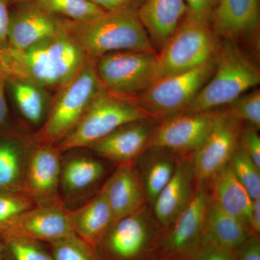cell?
I'll return each mask as SVG.
<instances>
[{
    "label": "cell",
    "instance_id": "9a60e30c",
    "mask_svg": "<svg viewBox=\"0 0 260 260\" xmlns=\"http://www.w3.org/2000/svg\"><path fill=\"white\" fill-rule=\"evenodd\" d=\"M153 129L150 119L134 121L120 126L88 148L117 166L135 164L149 148Z\"/></svg>",
    "mask_w": 260,
    "mask_h": 260
},
{
    "label": "cell",
    "instance_id": "2e32d148",
    "mask_svg": "<svg viewBox=\"0 0 260 260\" xmlns=\"http://www.w3.org/2000/svg\"><path fill=\"white\" fill-rule=\"evenodd\" d=\"M196 186L191 158L181 156L172 179L150 207L164 232L185 209L194 194Z\"/></svg>",
    "mask_w": 260,
    "mask_h": 260
},
{
    "label": "cell",
    "instance_id": "e0dca14e",
    "mask_svg": "<svg viewBox=\"0 0 260 260\" xmlns=\"http://www.w3.org/2000/svg\"><path fill=\"white\" fill-rule=\"evenodd\" d=\"M101 189L112 210L114 223L148 204L144 186L135 164L117 166Z\"/></svg>",
    "mask_w": 260,
    "mask_h": 260
},
{
    "label": "cell",
    "instance_id": "d590c367",
    "mask_svg": "<svg viewBox=\"0 0 260 260\" xmlns=\"http://www.w3.org/2000/svg\"><path fill=\"white\" fill-rule=\"evenodd\" d=\"M218 0H185L186 14L198 20L208 22Z\"/></svg>",
    "mask_w": 260,
    "mask_h": 260
},
{
    "label": "cell",
    "instance_id": "83f0119b",
    "mask_svg": "<svg viewBox=\"0 0 260 260\" xmlns=\"http://www.w3.org/2000/svg\"><path fill=\"white\" fill-rule=\"evenodd\" d=\"M9 83L22 115L34 124L40 122L45 111V98L42 88L34 84L18 80Z\"/></svg>",
    "mask_w": 260,
    "mask_h": 260
},
{
    "label": "cell",
    "instance_id": "9c48e42d",
    "mask_svg": "<svg viewBox=\"0 0 260 260\" xmlns=\"http://www.w3.org/2000/svg\"><path fill=\"white\" fill-rule=\"evenodd\" d=\"M216 56L194 69L159 78L138 98V104L152 118L164 119L185 112L213 75Z\"/></svg>",
    "mask_w": 260,
    "mask_h": 260
},
{
    "label": "cell",
    "instance_id": "74e56055",
    "mask_svg": "<svg viewBox=\"0 0 260 260\" xmlns=\"http://www.w3.org/2000/svg\"><path fill=\"white\" fill-rule=\"evenodd\" d=\"M9 0H0V49L8 44L9 28Z\"/></svg>",
    "mask_w": 260,
    "mask_h": 260
},
{
    "label": "cell",
    "instance_id": "f35d334b",
    "mask_svg": "<svg viewBox=\"0 0 260 260\" xmlns=\"http://www.w3.org/2000/svg\"><path fill=\"white\" fill-rule=\"evenodd\" d=\"M249 231L250 235H259L260 198L253 200L252 210L249 218Z\"/></svg>",
    "mask_w": 260,
    "mask_h": 260
},
{
    "label": "cell",
    "instance_id": "484cf974",
    "mask_svg": "<svg viewBox=\"0 0 260 260\" xmlns=\"http://www.w3.org/2000/svg\"><path fill=\"white\" fill-rule=\"evenodd\" d=\"M25 166L18 145L11 141L0 143V191L23 192Z\"/></svg>",
    "mask_w": 260,
    "mask_h": 260
},
{
    "label": "cell",
    "instance_id": "f546056e",
    "mask_svg": "<svg viewBox=\"0 0 260 260\" xmlns=\"http://www.w3.org/2000/svg\"><path fill=\"white\" fill-rule=\"evenodd\" d=\"M229 165L251 199L260 198V169L240 145L233 154Z\"/></svg>",
    "mask_w": 260,
    "mask_h": 260
},
{
    "label": "cell",
    "instance_id": "4fadbf2b",
    "mask_svg": "<svg viewBox=\"0 0 260 260\" xmlns=\"http://www.w3.org/2000/svg\"><path fill=\"white\" fill-rule=\"evenodd\" d=\"M8 233L49 244L75 234L70 210L65 208L59 198L37 203L15 218L0 235Z\"/></svg>",
    "mask_w": 260,
    "mask_h": 260
},
{
    "label": "cell",
    "instance_id": "7bdbcfd3",
    "mask_svg": "<svg viewBox=\"0 0 260 260\" xmlns=\"http://www.w3.org/2000/svg\"><path fill=\"white\" fill-rule=\"evenodd\" d=\"M0 260H7L5 257L4 250H3V246L0 244Z\"/></svg>",
    "mask_w": 260,
    "mask_h": 260
},
{
    "label": "cell",
    "instance_id": "836d02e7",
    "mask_svg": "<svg viewBox=\"0 0 260 260\" xmlns=\"http://www.w3.org/2000/svg\"><path fill=\"white\" fill-rule=\"evenodd\" d=\"M258 130L254 126L247 124V126L242 128L239 145L260 169V138Z\"/></svg>",
    "mask_w": 260,
    "mask_h": 260
},
{
    "label": "cell",
    "instance_id": "d6986e66",
    "mask_svg": "<svg viewBox=\"0 0 260 260\" xmlns=\"http://www.w3.org/2000/svg\"><path fill=\"white\" fill-rule=\"evenodd\" d=\"M60 20L34 3H25L10 13L8 44L16 49L28 48L55 34Z\"/></svg>",
    "mask_w": 260,
    "mask_h": 260
},
{
    "label": "cell",
    "instance_id": "e575fe53",
    "mask_svg": "<svg viewBox=\"0 0 260 260\" xmlns=\"http://www.w3.org/2000/svg\"><path fill=\"white\" fill-rule=\"evenodd\" d=\"M190 260H237L235 251L205 240Z\"/></svg>",
    "mask_w": 260,
    "mask_h": 260
},
{
    "label": "cell",
    "instance_id": "d4e9b609",
    "mask_svg": "<svg viewBox=\"0 0 260 260\" xmlns=\"http://www.w3.org/2000/svg\"><path fill=\"white\" fill-rule=\"evenodd\" d=\"M249 235L245 223L220 209L210 198L205 240L235 250Z\"/></svg>",
    "mask_w": 260,
    "mask_h": 260
},
{
    "label": "cell",
    "instance_id": "7c38bea8",
    "mask_svg": "<svg viewBox=\"0 0 260 260\" xmlns=\"http://www.w3.org/2000/svg\"><path fill=\"white\" fill-rule=\"evenodd\" d=\"M242 122L226 111L219 112L213 129L191 158L197 186H206L229 164L239 145Z\"/></svg>",
    "mask_w": 260,
    "mask_h": 260
},
{
    "label": "cell",
    "instance_id": "ab89813d",
    "mask_svg": "<svg viewBox=\"0 0 260 260\" xmlns=\"http://www.w3.org/2000/svg\"><path fill=\"white\" fill-rule=\"evenodd\" d=\"M6 80L0 75V127L6 124L8 117V108L5 98Z\"/></svg>",
    "mask_w": 260,
    "mask_h": 260
},
{
    "label": "cell",
    "instance_id": "277c9868",
    "mask_svg": "<svg viewBox=\"0 0 260 260\" xmlns=\"http://www.w3.org/2000/svg\"><path fill=\"white\" fill-rule=\"evenodd\" d=\"M150 118L136 102L116 96L104 88L74 129L56 147L61 152L88 148L121 126Z\"/></svg>",
    "mask_w": 260,
    "mask_h": 260
},
{
    "label": "cell",
    "instance_id": "4dcf8cb0",
    "mask_svg": "<svg viewBox=\"0 0 260 260\" xmlns=\"http://www.w3.org/2000/svg\"><path fill=\"white\" fill-rule=\"evenodd\" d=\"M54 260H100L96 249L75 234L49 244Z\"/></svg>",
    "mask_w": 260,
    "mask_h": 260
},
{
    "label": "cell",
    "instance_id": "8d00e7d4",
    "mask_svg": "<svg viewBox=\"0 0 260 260\" xmlns=\"http://www.w3.org/2000/svg\"><path fill=\"white\" fill-rule=\"evenodd\" d=\"M234 251L237 260H260L259 235H249Z\"/></svg>",
    "mask_w": 260,
    "mask_h": 260
},
{
    "label": "cell",
    "instance_id": "6da1fadb",
    "mask_svg": "<svg viewBox=\"0 0 260 260\" xmlns=\"http://www.w3.org/2000/svg\"><path fill=\"white\" fill-rule=\"evenodd\" d=\"M63 20L54 35L19 49L7 44L0 49V75L7 82H27L40 88L62 89L88 59Z\"/></svg>",
    "mask_w": 260,
    "mask_h": 260
},
{
    "label": "cell",
    "instance_id": "30bf717a",
    "mask_svg": "<svg viewBox=\"0 0 260 260\" xmlns=\"http://www.w3.org/2000/svg\"><path fill=\"white\" fill-rule=\"evenodd\" d=\"M209 202L206 186H196L185 209L162 234L152 260H190L205 241Z\"/></svg>",
    "mask_w": 260,
    "mask_h": 260
},
{
    "label": "cell",
    "instance_id": "f1b7e54d",
    "mask_svg": "<svg viewBox=\"0 0 260 260\" xmlns=\"http://www.w3.org/2000/svg\"><path fill=\"white\" fill-rule=\"evenodd\" d=\"M7 260H54L42 242L15 234L0 235Z\"/></svg>",
    "mask_w": 260,
    "mask_h": 260
},
{
    "label": "cell",
    "instance_id": "603a6c76",
    "mask_svg": "<svg viewBox=\"0 0 260 260\" xmlns=\"http://www.w3.org/2000/svg\"><path fill=\"white\" fill-rule=\"evenodd\" d=\"M180 157L166 149L149 148L138 158L140 165L138 170L149 206H152L160 191L172 179Z\"/></svg>",
    "mask_w": 260,
    "mask_h": 260
},
{
    "label": "cell",
    "instance_id": "7a4b0ae2",
    "mask_svg": "<svg viewBox=\"0 0 260 260\" xmlns=\"http://www.w3.org/2000/svg\"><path fill=\"white\" fill-rule=\"evenodd\" d=\"M65 26L90 59L108 53L138 51L153 53V44L137 10L130 8L107 11L85 22L63 20Z\"/></svg>",
    "mask_w": 260,
    "mask_h": 260
},
{
    "label": "cell",
    "instance_id": "ee69618b",
    "mask_svg": "<svg viewBox=\"0 0 260 260\" xmlns=\"http://www.w3.org/2000/svg\"><path fill=\"white\" fill-rule=\"evenodd\" d=\"M19 1H23V0H19Z\"/></svg>",
    "mask_w": 260,
    "mask_h": 260
},
{
    "label": "cell",
    "instance_id": "44dd1931",
    "mask_svg": "<svg viewBox=\"0 0 260 260\" xmlns=\"http://www.w3.org/2000/svg\"><path fill=\"white\" fill-rule=\"evenodd\" d=\"M206 187L214 203L225 213L239 219L249 229L253 200L236 177L229 164L211 178Z\"/></svg>",
    "mask_w": 260,
    "mask_h": 260
},
{
    "label": "cell",
    "instance_id": "60d3db41",
    "mask_svg": "<svg viewBox=\"0 0 260 260\" xmlns=\"http://www.w3.org/2000/svg\"><path fill=\"white\" fill-rule=\"evenodd\" d=\"M89 1L91 2L97 6L100 7L106 11H113V10L126 8L121 4L119 0H89Z\"/></svg>",
    "mask_w": 260,
    "mask_h": 260
},
{
    "label": "cell",
    "instance_id": "ffe728a7",
    "mask_svg": "<svg viewBox=\"0 0 260 260\" xmlns=\"http://www.w3.org/2000/svg\"><path fill=\"white\" fill-rule=\"evenodd\" d=\"M187 12L185 0H144L137 13L149 37L161 50Z\"/></svg>",
    "mask_w": 260,
    "mask_h": 260
},
{
    "label": "cell",
    "instance_id": "4316f807",
    "mask_svg": "<svg viewBox=\"0 0 260 260\" xmlns=\"http://www.w3.org/2000/svg\"><path fill=\"white\" fill-rule=\"evenodd\" d=\"M34 3L54 16L61 15L74 22L93 20L107 12L89 0H34Z\"/></svg>",
    "mask_w": 260,
    "mask_h": 260
},
{
    "label": "cell",
    "instance_id": "5b68a950",
    "mask_svg": "<svg viewBox=\"0 0 260 260\" xmlns=\"http://www.w3.org/2000/svg\"><path fill=\"white\" fill-rule=\"evenodd\" d=\"M162 234L147 204L113 224L95 249L100 260H152Z\"/></svg>",
    "mask_w": 260,
    "mask_h": 260
},
{
    "label": "cell",
    "instance_id": "7402d4cb",
    "mask_svg": "<svg viewBox=\"0 0 260 260\" xmlns=\"http://www.w3.org/2000/svg\"><path fill=\"white\" fill-rule=\"evenodd\" d=\"M70 215L75 235L94 248L114 223L112 210L102 189L83 206L70 210Z\"/></svg>",
    "mask_w": 260,
    "mask_h": 260
},
{
    "label": "cell",
    "instance_id": "52a82bcc",
    "mask_svg": "<svg viewBox=\"0 0 260 260\" xmlns=\"http://www.w3.org/2000/svg\"><path fill=\"white\" fill-rule=\"evenodd\" d=\"M216 51V36L210 23L186 14L158 55V79L202 66Z\"/></svg>",
    "mask_w": 260,
    "mask_h": 260
},
{
    "label": "cell",
    "instance_id": "8fae6325",
    "mask_svg": "<svg viewBox=\"0 0 260 260\" xmlns=\"http://www.w3.org/2000/svg\"><path fill=\"white\" fill-rule=\"evenodd\" d=\"M218 113L183 112L162 119L154 127L149 148L166 149L180 156L192 158L213 129Z\"/></svg>",
    "mask_w": 260,
    "mask_h": 260
},
{
    "label": "cell",
    "instance_id": "3957f363",
    "mask_svg": "<svg viewBox=\"0 0 260 260\" xmlns=\"http://www.w3.org/2000/svg\"><path fill=\"white\" fill-rule=\"evenodd\" d=\"M218 51L213 75L184 112H207L230 105L259 85V70L234 42L224 41Z\"/></svg>",
    "mask_w": 260,
    "mask_h": 260
},
{
    "label": "cell",
    "instance_id": "ac0fdd59",
    "mask_svg": "<svg viewBox=\"0 0 260 260\" xmlns=\"http://www.w3.org/2000/svg\"><path fill=\"white\" fill-rule=\"evenodd\" d=\"M210 25L225 40L250 37L259 28V0H218Z\"/></svg>",
    "mask_w": 260,
    "mask_h": 260
},
{
    "label": "cell",
    "instance_id": "ba28073f",
    "mask_svg": "<svg viewBox=\"0 0 260 260\" xmlns=\"http://www.w3.org/2000/svg\"><path fill=\"white\" fill-rule=\"evenodd\" d=\"M95 59V70L101 83L116 96L126 99L138 97L158 79L156 54L114 51Z\"/></svg>",
    "mask_w": 260,
    "mask_h": 260
},
{
    "label": "cell",
    "instance_id": "8992f818",
    "mask_svg": "<svg viewBox=\"0 0 260 260\" xmlns=\"http://www.w3.org/2000/svg\"><path fill=\"white\" fill-rule=\"evenodd\" d=\"M103 88L95 70V59L88 58L79 73L61 89L39 134V144L54 145L68 136Z\"/></svg>",
    "mask_w": 260,
    "mask_h": 260
},
{
    "label": "cell",
    "instance_id": "cb8c5ba5",
    "mask_svg": "<svg viewBox=\"0 0 260 260\" xmlns=\"http://www.w3.org/2000/svg\"><path fill=\"white\" fill-rule=\"evenodd\" d=\"M106 169L97 159L74 156L61 164L60 183L63 191L68 196H77L93 186L104 177Z\"/></svg>",
    "mask_w": 260,
    "mask_h": 260
},
{
    "label": "cell",
    "instance_id": "d6a6232c",
    "mask_svg": "<svg viewBox=\"0 0 260 260\" xmlns=\"http://www.w3.org/2000/svg\"><path fill=\"white\" fill-rule=\"evenodd\" d=\"M226 112L241 121H246L256 129L260 128V91L259 89L241 95L230 104Z\"/></svg>",
    "mask_w": 260,
    "mask_h": 260
},
{
    "label": "cell",
    "instance_id": "5bb4252c",
    "mask_svg": "<svg viewBox=\"0 0 260 260\" xmlns=\"http://www.w3.org/2000/svg\"><path fill=\"white\" fill-rule=\"evenodd\" d=\"M61 153L54 145L39 144L25 161L23 191L37 203L59 198Z\"/></svg>",
    "mask_w": 260,
    "mask_h": 260
},
{
    "label": "cell",
    "instance_id": "1f68e13d",
    "mask_svg": "<svg viewBox=\"0 0 260 260\" xmlns=\"http://www.w3.org/2000/svg\"><path fill=\"white\" fill-rule=\"evenodd\" d=\"M36 204L35 200L21 191H0V234Z\"/></svg>",
    "mask_w": 260,
    "mask_h": 260
},
{
    "label": "cell",
    "instance_id": "b9f144b4",
    "mask_svg": "<svg viewBox=\"0 0 260 260\" xmlns=\"http://www.w3.org/2000/svg\"><path fill=\"white\" fill-rule=\"evenodd\" d=\"M119 1L126 8H133V9L138 10V8L144 2V0H119Z\"/></svg>",
    "mask_w": 260,
    "mask_h": 260
}]
</instances>
